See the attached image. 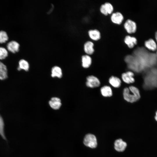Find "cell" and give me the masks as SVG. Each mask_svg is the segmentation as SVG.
Returning a JSON list of instances; mask_svg holds the SVG:
<instances>
[{
    "label": "cell",
    "instance_id": "obj_1",
    "mask_svg": "<svg viewBox=\"0 0 157 157\" xmlns=\"http://www.w3.org/2000/svg\"><path fill=\"white\" fill-rule=\"evenodd\" d=\"M134 51L133 55L127 56L125 59L129 67L132 70L139 72L156 63L157 58L155 54L149 53L142 48Z\"/></svg>",
    "mask_w": 157,
    "mask_h": 157
},
{
    "label": "cell",
    "instance_id": "obj_2",
    "mask_svg": "<svg viewBox=\"0 0 157 157\" xmlns=\"http://www.w3.org/2000/svg\"><path fill=\"white\" fill-rule=\"evenodd\" d=\"M144 87L146 89H151L157 87V69L154 68L148 71L144 79Z\"/></svg>",
    "mask_w": 157,
    "mask_h": 157
},
{
    "label": "cell",
    "instance_id": "obj_3",
    "mask_svg": "<svg viewBox=\"0 0 157 157\" xmlns=\"http://www.w3.org/2000/svg\"><path fill=\"white\" fill-rule=\"evenodd\" d=\"M123 94L124 99L131 103L136 102L140 98L138 89L133 86H131L129 88H125L124 90Z\"/></svg>",
    "mask_w": 157,
    "mask_h": 157
},
{
    "label": "cell",
    "instance_id": "obj_4",
    "mask_svg": "<svg viewBox=\"0 0 157 157\" xmlns=\"http://www.w3.org/2000/svg\"><path fill=\"white\" fill-rule=\"evenodd\" d=\"M83 142L85 146L91 148H94L97 145L96 138L94 135L91 134H88L85 135Z\"/></svg>",
    "mask_w": 157,
    "mask_h": 157
},
{
    "label": "cell",
    "instance_id": "obj_5",
    "mask_svg": "<svg viewBox=\"0 0 157 157\" xmlns=\"http://www.w3.org/2000/svg\"><path fill=\"white\" fill-rule=\"evenodd\" d=\"M124 27L127 32L131 34L135 32L137 26L135 22L130 19H128L124 24Z\"/></svg>",
    "mask_w": 157,
    "mask_h": 157
},
{
    "label": "cell",
    "instance_id": "obj_6",
    "mask_svg": "<svg viewBox=\"0 0 157 157\" xmlns=\"http://www.w3.org/2000/svg\"><path fill=\"white\" fill-rule=\"evenodd\" d=\"M86 85L89 87L96 88L99 86L100 82L96 77L93 76H90L87 78Z\"/></svg>",
    "mask_w": 157,
    "mask_h": 157
},
{
    "label": "cell",
    "instance_id": "obj_7",
    "mask_svg": "<svg viewBox=\"0 0 157 157\" xmlns=\"http://www.w3.org/2000/svg\"><path fill=\"white\" fill-rule=\"evenodd\" d=\"M126 146V143L121 139L116 140L114 142V148L117 151L119 152L124 151Z\"/></svg>",
    "mask_w": 157,
    "mask_h": 157
},
{
    "label": "cell",
    "instance_id": "obj_8",
    "mask_svg": "<svg viewBox=\"0 0 157 157\" xmlns=\"http://www.w3.org/2000/svg\"><path fill=\"white\" fill-rule=\"evenodd\" d=\"M134 74L133 72L128 71L122 74V77L123 81L128 84L132 83L134 82L135 80L133 78Z\"/></svg>",
    "mask_w": 157,
    "mask_h": 157
},
{
    "label": "cell",
    "instance_id": "obj_9",
    "mask_svg": "<svg viewBox=\"0 0 157 157\" xmlns=\"http://www.w3.org/2000/svg\"><path fill=\"white\" fill-rule=\"evenodd\" d=\"M110 19L112 22L114 23L120 24L124 19V17L120 12H116L112 14Z\"/></svg>",
    "mask_w": 157,
    "mask_h": 157
},
{
    "label": "cell",
    "instance_id": "obj_10",
    "mask_svg": "<svg viewBox=\"0 0 157 157\" xmlns=\"http://www.w3.org/2000/svg\"><path fill=\"white\" fill-rule=\"evenodd\" d=\"M20 45L16 41H12L8 42L7 45L8 50L13 53L18 52L19 50Z\"/></svg>",
    "mask_w": 157,
    "mask_h": 157
},
{
    "label": "cell",
    "instance_id": "obj_11",
    "mask_svg": "<svg viewBox=\"0 0 157 157\" xmlns=\"http://www.w3.org/2000/svg\"><path fill=\"white\" fill-rule=\"evenodd\" d=\"M50 106L54 110L58 109L61 107V103L60 99L58 98H52L49 101Z\"/></svg>",
    "mask_w": 157,
    "mask_h": 157
},
{
    "label": "cell",
    "instance_id": "obj_12",
    "mask_svg": "<svg viewBox=\"0 0 157 157\" xmlns=\"http://www.w3.org/2000/svg\"><path fill=\"white\" fill-rule=\"evenodd\" d=\"M124 42L129 48H132L136 44L137 40L135 37L128 35L125 37Z\"/></svg>",
    "mask_w": 157,
    "mask_h": 157
},
{
    "label": "cell",
    "instance_id": "obj_13",
    "mask_svg": "<svg viewBox=\"0 0 157 157\" xmlns=\"http://www.w3.org/2000/svg\"><path fill=\"white\" fill-rule=\"evenodd\" d=\"M94 44L91 41H88L86 42L83 46L84 51L88 55L92 54L94 51Z\"/></svg>",
    "mask_w": 157,
    "mask_h": 157
},
{
    "label": "cell",
    "instance_id": "obj_14",
    "mask_svg": "<svg viewBox=\"0 0 157 157\" xmlns=\"http://www.w3.org/2000/svg\"><path fill=\"white\" fill-rule=\"evenodd\" d=\"M89 37L92 40L97 41L101 38V33L99 31L96 29H91L88 31Z\"/></svg>",
    "mask_w": 157,
    "mask_h": 157
},
{
    "label": "cell",
    "instance_id": "obj_15",
    "mask_svg": "<svg viewBox=\"0 0 157 157\" xmlns=\"http://www.w3.org/2000/svg\"><path fill=\"white\" fill-rule=\"evenodd\" d=\"M82 66L83 67L87 68L89 67L92 63V59L88 55H83L81 57Z\"/></svg>",
    "mask_w": 157,
    "mask_h": 157
},
{
    "label": "cell",
    "instance_id": "obj_16",
    "mask_svg": "<svg viewBox=\"0 0 157 157\" xmlns=\"http://www.w3.org/2000/svg\"><path fill=\"white\" fill-rule=\"evenodd\" d=\"M145 47L149 50L155 51L156 50L157 46L155 42L152 39H150L145 41Z\"/></svg>",
    "mask_w": 157,
    "mask_h": 157
},
{
    "label": "cell",
    "instance_id": "obj_17",
    "mask_svg": "<svg viewBox=\"0 0 157 157\" xmlns=\"http://www.w3.org/2000/svg\"><path fill=\"white\" fill-rule=\"evenodd\" d=\"M51 76L53 77H57L59 78L62 76V71L61 68L58 66L53 67L51 70Z\"/></svg>",
    "mask_w": 157,
    "mask_h": 157
},
{
    "label": "cell",
    "instance_id": "obj_18",
    "mask_svg": "<svg viewBox=\"0 0 157 157\" xmlns=\"http://www.w3.org/2000/svg\"><path fill=\"white\" fill-rule=\"evenodd\" d=\"M7 70L6 66L0 61V79L3 80L7 77Z\"/></svg>",
    "mask_w": 157,
    "mask_h": 157
},
{
    "label": "cell",
    "instance_id": "obj_19",
    "mask_svg": "<svg viewBox=\"0 0 157 157\" xmlns=\"http://www.w3.org/2000/svg\"><path fill=\"white\" fill-rule=\"evenodd\" d=\"M19 66L17 67V70L20 71L21 69H23L26 71H28L29 65L28 62L24 59L20 60L19 62Z\"/></svg>",
    "mask_w": 157,
    "mask_h": 157
},
{
    "label": "cell",
    "instance_id": "obj_20",
    "mask_svg": "<svg viewBox=\"0 0 157 157\" xmlns=\"http://www.w3.org/2000/svg\"><path fill=\"white\" fill-rule=\"evenodd\" d=\"M101 91L102 95L105 97H109L112 95V90L109 86H105L101 88Z\"/></svg>",
    "mask_w": 157,
    "mask_h": 157
},
{
    "label": "cell",
    "instance_id": "obj_21",
    "mask_svg": "<svg viewBox=\"0 0 157 157\" xmlns=\"http://www.w3.org/2000/svg\"><path fill=\"white\" fill-rule=\"evenodd\" d=\"M109 82L113 87L117 88L120 86L121 81L118 78L114 76H112L109 79Z\"/></svg>",
    "mask_w": 157,
    "mask_h": 157
},
{
    "label": "cell",
    "instance_id": "obj_22",
    "mask_svg": "<svg viewBox=\"0 0 157 157\" xmlns=\"http://www.w3.org/2000/svg\"><path fill=\"white\" fill-rule=\"evenodd\" d=\"M8 37L5 31H0V43L6 42L8 40Z\"/></svg>",
    "mask_w": 157,
    "mask_h": 157
},
{
    "label": "cell",
    "instance_id": "obj_23",
    "mask_svg": "<svg viewBox=\"0 0 157 157\" xmlns=\"http://www.w3.org/2000/svg\"><path fill=\"white\" fill-rule=\"evenodd\" d=\"M0 135L4 140H6L4 132V123L3 119L0 115Z\"/></svg>",
    "mask_w": 157,
    "mask_h": 157
},
{
    "label": "cell",
    "instance_id": "obj_24",
    "mask_svg": "<svg viewBox=\"0 0 157 157\" xmlns=\"http://www.w3.org/2000/svg\"><path fill=\"white\" fill-rule=\"evenodd\" d=\"M8 53L4 48L0 47V60L5 59L8 56Z\"/></svg>",
    "mask_w": 157,
    "mask_h": 157
},
{
    "label": "cell",
    "instance_id": "obj_25",
    "mask_svg": "<svg viewBox=\"0 0 157 157\" xmlns=\"http://www.w3.org/2000/svg\"><path fill=\"white\" fill-rule=\"evenodd\" d=\"M104 4L108 14L112 13L113 10V7L112 4L109 2H106Z\"/></svg>",
    "mask_w": 157,
    "mask_h": 157
},
{
    "label": "cell",
    "instance_id": "obj_26",
    "mask_svg": "<svg viewBox=\"0 0 157 157\" xmlns=\"http://www.w3.org/2000/svg\"><path fill=\"white\" fill-rule=\"evenodd\" d=\"M100 12L104 15H108V14L104 4L101 5L100 7Z\"/></svg>",
    "mask_w": 157,
    "mask_h": 157
},
{
    "label": "cell",
    "instance_id": "obj_27",
    "mask_svg": "<svg viewBox=\"0 0 157 157\" xmlns=\"http://www.w3.org/2000/svg\"><path fill=\"white\" fill-rule=\"evenodd\" d=\"M155 119L157 121V111L156 113V115L155 116Z\"/></svg>",
    "mask_w": 157,
    "mask_h": 157
},
{
    "label": "cell",
    "instance_id": "obj_28",
    "mask_svg": "<svg viewBox=\"0 0 157 157\" xmlns=\"http://www.w3.org/2000/svg\"><path fill=\"white\" fill-rule=\"evenodd\" d=\"M155 38L156 40V41L157 42V31L155 33Z\"/></svg>",
    "mask_w": 157,
    "mask_h": 157
},
{
    "label": "cell",
    "instance_id": "obj_29",
    "mask_svg": "<svg viewBox=\"0 0 157 157\" xmlns=\"http://www.w3.org/2000/svg\"><path fill=\"white\" fill-rule=\"evenodd\" d=\"M156 58H157V51H156Z\"/></svg>",
    "mask_w": 157,
    "mask_h": 157
}]
</instances>
